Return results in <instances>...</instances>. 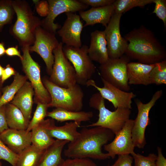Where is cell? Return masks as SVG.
Masks as SVG:
<instances>
[{
  "instance_id": "obj_1",
  "label": "cell",
  "mask_w": 166,
  "mask_h": 166,
  "mask_svg": "<svg viewBox=\"0 0 166 166\" xmlns=\"http://www.w3.org/2000/svg\"><path fill=\"white\" fill-rule=\"evenodd\" d=\"M115 135L111 130L101 127H85L76 140L68 143L64 155L69 158L105 160L110 157L107 153L102 151V147L113 140Z\"/></svg>"
},
{
  "instance_id": "obj_2",
  "label": "cell",
  "mask_w": 166,
  "mask_h": 166,
  "mask_svg": "<svg viewBox=\"0 0 166 166\" xmlns=\"http://www.w3.org/2000/svg\"><path fill=\"white\" fill-rule=\"evenodd\" d=\"M124 38L128 43L124 55L130 60L153 64L166 59L165 48L154 33L144 26L133 29Z\"/></svg>"
},
{
  "instance_id": "obj_3",
  "label": "cell",
  "mask_w": 166,
  "mask_h": 166,
  "mask_svg": "<svg viewBox=\"0 0 166 166\" xmlns=\"http://www.w3.org/2000/svg\"><path fill=\"white\" fill-rule=\"evenodd\" d=\"M12 2L17 19L10 28V32L22 47L31 46L34 42L36 30L41 26V20L34 15L26 1L15 0Z\"/></svg>"
},
{
  "instance_id": "obj_4",
  "label": "cell",
  "mask_w": 166,
  "mask_h": 166,
  "mask_svg": "<svg viewBox=\"0 0 166 166\" xmlns=\"http://www.w3.org/2000/svg\"><path fill=\"white\" fill-rule=\"evenodd\" d=\"M105 99L99 93L93 94L89 100L90 107L99 111L98 119L95 122L86 125V127L100 126L109 129L116 134L129 119L131 109L118 108L113 111L105 106Z\"/></svg>"
},
{
  "instance_id": "obj_5",
  "label": "cell",
  "mask_w": 166,
  "mask_h": 166,
  "mask_svg": "<svg viewBox=\"0 0 166 166\" xmlns=\"http://www.w3.org/2000/svg\"><path fill=\"white\" fill-rule=\"evenodd\" d=\"M43 83L49 93L51 100L49 107L60 108L73 111H79L83 107L84 92L78 84L68 88L60 87L44 77Z\"/></svg>"
},
{
  "instance_id": "obj_6",
  "label": "cell",
  "mask_w": 166,
  "mask_h": 166,
  "mask_svg": "<svg viewBox=\"0 0 166 166\" xmlns=\"http://www.w3.org/2000/svg\"><path fill=\"white\" fill-rule=\"evenodd\" d=\"M88 48L86 45L80 47L66 45L62 47L65 56L74 69L77 83L82 85H86L96 71V68L88 55Z\"/></svg>"
},
{
  "instance_id": "obj_7",
  "label": "cell",
  "mask_w": 166,
  "mask_h": 166,
  "mask_svg": "<svg viewBox=\"0 0 166 166\" xmlns=\"http://www.w3.org/2000/svg\"><path fill=\"white\" fill-rule=\"evenodd\" d=\"M29 46L22 47V58L21 59L23 70L30 81L34 91V102L49 104L50 96L44 86L41 77L40 66L31 57Z\"/></svg>"
},
{
  "instance_id": "obj_8",
  "label": "cell",
  "mask_w": 166,
  "mask_h": 166,
  "mask_svg": "<svg viewBox=\"0 0 166 166\" xmlns=\"http://www.w3.org/2000/svg\"><path fill=\"white\" fill-rule=\"evenodd\" d=\"M163 93L162 90L157 91L151 100L146 104L143 103L140 100H136L138 113L134 120L132 130V139L135 147L143 148L146 144L145 133L146 127L150 124L149 113L156 102L162 96Z\"/></svg>"
},
{
  "instance_id": "obj_9",
  "label": "cell",
  "mask_w": 166,
  "mask_h": 166,
  "mask_svg": "<svg viewBox=\"0 0 166 166\" xmlns=\"http://www.w3.org/2000/svg\"><path fill=\"white\" fill-rule=\"evenodd\" d=\"M130 61L125 55L118 58L109 59L99 68L101 78L121 90L128 92L131 88L128 83L127 66Z\"/></svg>"
},
{
  "instance_id": "obj_10",
  "label": "cell",
  "mask_w": 166,
  "mask_h": 166,
  "mask_svg": "<svg viewBox=\"0 0 166 166\" xmlns=\"http://www.w3.org/2000/svg\"><path fill=\"white\" fill-rule=\"evenodd\" d=\"M63 43H59L53 51L54 62L49 80L60 87L68 88L76 83L74 69L65 56L63 50Z\"/></svg>"
},
{
  "instance_id": "obj_11",
  "label": "cell",
  "mask_w": 166,
  "mask_h": 166,
  "mask_svg": "<svg viewBox=\"0 0 166 166\" xmlns=\"http://www.w3.org/2000/svg\"><path fill=\"white\" fill-rule=\"evenodd\" d=\"M59 43L55 34L50 33L41 26L36 29L33 44L29 47L30 52L38 54L44 61L48 74L50 75L54 62L53 50Z\"/></svg>"
},
{
  "instance_id": "obj_12",
  "label": "cell",
  "mask_w": 166,
  "mask_h": 166,
  "mask_svg": "<svg viewBox=\"0 0 166 166\" xmlns=\"http://www.w3.org/2000/svg\"><path fill=\"white\" fill-rule=\"evenodd\" d=\"M49 11L48 15L41 21V26L47 31L55 34L61 26L54 21L59 14L63 13L85 10L89 6L78 0H48Z\"/></svg>"
},
{
  "instance_id": "obj_13",
  "label": "cell",
  "mask_w": 166,
  "mask_h": 166,
  "mask_svg": "<svg viewBox=\"0 0 166 166\" xmlns=\"http://www.w3.org/2000/svg\"><path fill=\"white\" fill-rule=\"evenodd\" d=\"M122 14L114 13L104 30L109 59H115L124 55L128 43L123 37L120 31Z\"/></svg>"
},
{
  "instance_id": "obj_14",
  "label": "cell",
  "mask_w": 166,
  "mask_h": 166,
  "mask_svg": "<svg viewBox=\"0 0 166 166\" xmlns=\"http://www.w3.org/2000/svg\"><path fill=\"white\" fill-rule=\"evenodd\" d=\"M134 120L128 119L116 134L113 140L104 145V149L109 156L114 159L116 155L131 154L135 147L132 139V130Z\"/></svg>"
},
{
  "instance_id": "obj_15",
  "label": "cell",
  "mask_w": 166,
  "mask_h": 166,
  "mask_svg": "<svg viewBox=\"0 0 166 166\" xmlns=\"http://www.w3.org/2000/svg\"><path fill=\"white\" fill-rule=\"evenodd\" d=\"M103 86H97L95 81L91 79L86 85L92 86L96 89L102 97L110 102L114 108H123L131 109L132 99L136 96L132 92H129L121 90L101 78Z\"/></svg>"
},
{
  "instance_id": "obj_16",
  "label": "cell",
  "mask_w": 166,
  "mask_h": 166,
  "mask_svg": "<svg viewBox=\"0 0 166 166\" xmlns=\"http://www.w3.org/2000/svg\"><path fill=\"white\" fill-rule=\"evenodd\" d=\"M67 18L57 33L65 45L76 47L82 46L81 34L83 28L80 17L76 13H65Z\"/></svg>"
},
{
  "instance_id": "obj_17",
  "label": "cell",
  "mask_w": 166,
  "mask_h": 166,
  "mask_svg": "<svg viewBox=\"0 0 166 166\" xmlns=\"http://www.w3.org/2000/svg\"><path fill=\"white\" fill-rule=\"evenodd\" d=\"M0 138L11 150L18 154L31 145V132L8 128L0 134Z\"/></svg>"
},
{
  "instance_id": "obj_18",
  "label": "cell",
  "mask_w": 166,
  "mask_h": 166,
  "mask_svg": "<svg viewBox=\"0 0 166 166\" xmlns=\"http://www.w3.org/2000/svg\"><path fill=\"white\" fill-rule=\"evenodd\" d=\"M90 42L88 49V54L93 61L100 65L106 63L109 59L104 30H95L90 34Z\"/></svg>"
},
{
  "instance_id": "obj_19",
  "label": "cell",
  "mask_w": 166,
  "mask_h": 166,
  "mask_svg": "<svg viewBox=\"0 0 166 166\" xmlns=\"http://www.w3.org/2000/svg\"><path fill=\"white\" fill-rule=\"evenodd\" d=\"M114 12L112 4L102 7H91L87 10L80 11L79 13L80 18L85 23L83 27L99 23L105 27Z\"/></svg>"
},
{
  "instance_id": "obj_20",
  "label": "cell",
  "mask_w": 166,
  "mask_h": 166,
  "mask_svg": "<svg viewBox=\"0 0 166 166\" xmlns=\"http://www.w3.org/2000/svg\"><path fill=\"white\" fill-rule=\"evenodd\" d=\"M34 95V88L31 83L27 81L10 102L18 107L29 120L31 117Z\"/></svg>"
},
{
  "instance_id": "obj_21",
  "label": "cell",
  "mask_w": 166,
  "mask_h": 166,
  "mask_svg": "<svg viewBox=\"0 0 166 166\" xmlns=\"http://www.w3.org/2000/svg\"><path fill=\"white\" fill-rule=\"evenodd\" d=\"M81 123L71 121L66 122L63 126H57L55 125L54 120L50 119L47 129L49 134L53 138L72 142L76 140L79 134L77 128L80 127Z\"/></svg>"
},
{
  "instance_id": "obj_22",
  "label": "cell",
  "mask_w": 166,
  "mask_h": 166,
  "mask_svg": "<svg viewBox=\"0 0 166 166\" xmlns=\"http://www.w3.org/2000/svg\"><path fill=\"white\" fill-rule=\"evenodd\" d=\"M155 64L129 62L127 66L129 85H150L149 74Z\"/></svg>"
},
{
  "instance_id": "obj_23",
  "label": "cell",
  "mask_w": 166,
  "mask_h": 166,
  "mask_svg": "<svg viewBox=\"0 0 166 166\" xmlns=\"http://www.w3.org/2000/svg\"><path fill=\"white\" fill-rule=\"evenodd\" d=\"M67 140H56L44 152L36 166H61L65 160L61 154Z\"/></svg>"
},
{
  "instance_id": "obj_24",
  "label": "cell",
  "mask_w": 166,
  "mask_h": 166,
  "mask_svg": "<svg viewBox=\"0 0 166 166\" xmlns=\"http://www.w3.org/2000/svg\"><path fill=\"white\" fill-rule=\"evenodd\" d=\"M93 116L91 111H73L60 108H56L51 111L48 112L47 114V117L60 122L72 121L81 123L90 120Z\"/></svg>"
},
{
  "instance_id": "obj_25",
  "label": "cell",
  "mask_w": 166,
  "mask_h": 166,
  "mask_svg": "<svg viewBox=\"0 0 166 166\" xmlns=\"http://www.w3.org/2000/svg\"><path fill=\"white\" fill-rule=\"evenodd\" d=\"M50 119L44 120L31 131V144L41 150H45L56 140L50 136L47 130Z\"/></svg>"
},
{
  "instance_id": "obj_26",
  "label": "cell",
  "mask_w": 166,
  "mask_h": 166,
  "mask_svg": "<svg viewBox=\"0 0 166 166\" xmlns=\"http://www.w3.org/2000/svg\"><path fill=\"white\" fill-rule=\"evenodd\" d=\"M6 116L9 128L17 130H27L30 121L14 105L10 103L6 105Z\"/></svg>"
},
{
  "instance_id": "obj_27",
  "label": "cell",
  "mask_w": 166,
  "mask_h": 166,
  "mask_svg": "<svg viewBox=\"0 0 166 166\" xmlns=\"http://www.w3.org/2000/svg\"><path fill=\"white\" fill-rule=\"evenodd\" d=\"M26 76L16 72L11 84L5 87L3 94L0 97V107L10 103L13 100L20 89L27 81Z\"/></svg>"
},
{
  "instance_id": "obj_28",
  "label": "cell",
  "mask_w": 166,
  "mask_h": 166,
  "mask_svg": "<svg viewBox=\"0 0 166 166\" xmlns=\"http://www.w3.org/2000/svg\"><path fill=\"white\" fill-rule=\"evenodd\" d=\"M45 150L31 144L18 154L16 166H36Z\"/></svg>"
},
{
  "instance_id": "obj_29",
  "label": "cell",
  "mask_w": 166,
  "mask_h": 166,
  "mask_svg": "<svg viewBox=\"0 0 166 166\" xmlns=\"http://www.w3.org/2000/svg\"><path fill=\"white\" fill-rule=\"evenodd\" d=\"M154 0H115L113 3L114 13L122 14L134 7H143L153 3Z\"/></svg>"
},
{
  "instance_id": "obj_30",
  "label": "cell",
  "mask_w": 166,
  "mask_h": 166,
  "mask_svg": "<svg viewBox=\"0 0 166 166\" xmlns=\"http://www.w3.org/2000/svg\"><path fill=\"white\" fill-rule=\"evenodd\" d=\"M150 84L160 85L166 84V59L155 64L149 74Z\"/></svg>"
},
{
  "instance_id": "obj_31",
  "label": "cell",
  "mask_w": 166,
  "mask_h": 166,
  "mask_svg": "<svg viewBox=\"0 0 166 166\" xmlns=\"http://www.w3.org/2000/svg\"><path fill=\"white\" fill-rule=\"evenodd\" d=\"M15 13L12 0L0 1V30L4 26L11 23Z\"/></svg>"
},
{
  "instance_id": "obj_32",
  "label": "cell",
  "mask_w": 166,
  "mask_h": 166,
  "mask_svg": "<svg viewBox=\"0 0 166 166\" xmlns=\"http://www.w3.org/2000/svg\"><path fill=\"white\" fill-rule=\"evenodd\" d=\"M47 104L41 102L37 103V106L33 116L30 121L26 130L30 132L35 127L39 124L47 117V110L49 108Z\"/></svg>"
},
{
  "instance_id": "obj_33",
  "label": "cell",
  "mask_w": 166,
  "mask_h": 166,
  "mask_svg": "<svg viewBox=\"0 0 166 166\" xmlns=\"http://www.w3.org/2000/svg\"><path fill=\"white\" fill-rule=\"evenodd\" d=\"M18 154L6 146L0 138V160H5L12 166H16Z\"/></svg>"
},
{
  "instance_id": "obj_34",
  "label": "cell",
  "mask_w": 166,
  "mask_h": 166,
  "mask_svg": "<svg viewBox=\"0 0 166 166\" xmlns=\"http://www.w3.org/2000/svg\"><path fill=\"white\" fill-rule=\"evenodd\" d=\"M134 161V166H156V162L157 156L150 153L147 156H144L134 152L131 154Z\"/></svg>"
},
{
  "instance_id": "obj_35",
  "label": "cell",
  "mask_w": 166,
  "mask_h": 166,
  "mask_svg": "<svg viewBox=\"0 0 166 166\" xmlns=\"http://www.w3.org/2000/svg\"><path fill=\"white\" fill-rule=\"evenodd\" d=\"M155 8L152 13L155 14L156 16L162 20L164 23V29L166 27V1L154 0Z\"/></svg>"
},
{
  "instance_id": "obj_36",
  "label": "cell",
  "mask_w": 166,
  "mask_h": 166,
  "mask_svg": "<svg viewBox=\"0 0 166 166\" xmlns=\"http://www.w3.org/2000/svg\"><path fill=\"white\" fill-rule=\"evenodd\" d=\"M61 166H97L88 158H69L64 160Z\"/></svg>"
},
{
  "instance_id": "obj_37",
  "label": "cell",
  "mask_w": 166,
  "mask_h": 166,
  "mask_svg": "<svg viewBox=\"0 0 166 166\" xmlns=\"http://www.w3.org/2000/svg\"><path fill=\"white\" fill-rule=\"evenodd\" d=\"M34 2L38 14L42 17H46L49 11V6L47 1H35Z\"/></svg>"
},
{
  "instance_id": "obj_38",
  "label": "cell",
  "mask_w": 166,
  "mask_h": 166,
  "mask_svg": "<svg viewBox=\"0 0 166 166\" xmlns=\"http://www.w3.org/2000/svg\"><path fill=\"white\" fill-rule=\"evenodd\" d=\"M80 2L92 7H99L112 4L115 0H78Z\"/></svg>"
},
{
  "instance_id": "obj_39",
  "label": "cell",
  "mask_w": 166,
  "mask_h": 166,
  "mask_svg": "<svg viewBox=\"0 0 166 166\" xmlns=\"http://www.w3.org/2000/svg\"><path fill=\"white\" fill-rule=\"evenodd\" d=\"M130 155H119L117 160L113 164L107 166H132L133 159Z\"/></svg>"
},
{
  "instance_id": "obj_40",
  "label": "cell",
  "mask_w": 166,
  "mask_h": 166,
  "mask_svg": "<svg viewBox=\"0 0 166 166\" xmlns=\"http://www.w3.org/2000/svg\"><path fill=\"white\" fill-rule=\"evenodd\" d=\"M6 106L5 105L0 107V134L9 128L6 118Z\"/></svg>"
},
{
  "instance_id": "obj_41",
  "label": "cell",
  "mask_w": 166,
  "mask_h": 166,
  "mask_svg": "<svg viewBox=\"0 0 166 166\" xmlns=\"http://www.w3.org/2000/svg\"><path fill=\"white\" fill-rule=\"evenodd\" d=\"M16 72L14 68L9 64L7 65L5 68H4L2 71V76L1 77V81L2 84L8 78L12 76H14Z\"/></svg>"
},
{
  "instance_id": "obj_42",
  "label": "cell",
  "mask_w": 166,
  "mask_h": 166,
  "mask_svg": "<svg viewBox=\"0 0 166 166\" xmlns=\"http://www.w3.org/2000/svg\"><path fill=\"white\" fill-rule=\"evenodd\" d=\"M158 155L156 162V166H166V159L164 156L162 152L161 148L158 147L157 148Z\"/></svg>"
},
{
  "instance_id": "obj_43",
  "label": "cell",
  "mask_w": 166,
  "mask_h": 166,
  "mask_svg": "<svg viewBox=\"0 0 166 166\" xmlns=\"http://www.w3.org/2000/svg\"><path fill=\"white\" fill-rule=\"evenodd\" d=\"M5 53L9 56H17L20 58V60L22 58V55L21 54L17 46L8 47L6 49Z\"/></svg>"
},
{
  "instance_id": "obj_44",
  "label": "cell",
  "mask_w": 166,
  "mask_h": 166,
  "mask_svg": "<svg viewBox=\"0 0 166 166\" xmlns=\"http://www.w3.org/2000/svg\"><path fill=\"white\" fill-rule=\"evenodd\" d=\"M6 49H5L4 44L0 43V57L5 53Z\"/></svg>"
},
{
  "instance_id": "obj_45",
  "label": "cell",
  "mask_w": 166,
  "mask_h": 166,
  "mask_svg": "<svg viewBox=\"0 0 166 166\" xmlns=\"http://www.w3.org/2000/svg\"><path fill=\"white\" fill-rule=\"evenodd\" d=\"M4 68H3L0 65V78L1 79V77L2 76V73L3 70Z\"/></svg>"
},
{
  "instance_id": "obj_46",
  "label": "cell",
  "mask_w": 166,
  "mask_h": 166,
  "mask_svg": "<svg viewBox=\"0 0 166 166\" xmlns=\"http://www.w3.org/2000/svg\"><path fill=\"white\" fill-rule=\"evenodd\" d=\"M2 83L1 82V79L0 78V89L2 86Z\"/></svg>"
},
{
  "instance_id": "obj_47",
  "label": "cell",
  "mask_w": 166,
  "mask_h": 166,
  "mask_svg": "<svg viewBox=\"0 0 166 166\" xmlns=\"http://www.w3.org/2000/svg\"><path fill=\"white\" fill-rule=\"evenodd\" d=\"M1 92H0V97H1Z\"/></svg>"
},
{
  "instance_id": "obj_48",
  "label": "cell",
  "mask_w": 166,
  "mask_h": 166,
  "mask_svg": "<svg viewBox=\"0 0 166 166\" xmlns=\"http://www.w3.org/2000/svg\"><path fill=\"white\" fill-rule=\"evenodd\" d=\"M0 166H2V164H1V163L0 161Z\"/></svg>"
}]
</instances>
